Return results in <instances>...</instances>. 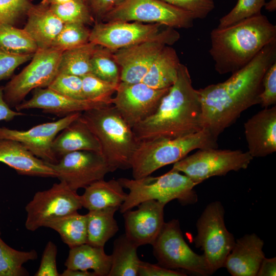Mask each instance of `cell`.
<instances>
[{
  "label": "cell",
  "instance_id": "1",
  "mask_svg": "<svg viewBox=\"0 0 276 276\" xmlns=\"http://www.w3.org/2000/svg\"><path fill=\"white\" fill-rule=\"evenodd\" d=\"M275 61L274 40L225 81L197 89L201 104L202 128L208 130L217 140L244 111L259 104L263 78Z\"/></svg>",
  "mask_w": 276,
  "mask_h": 276
},
{
  "label": "cell",
  "instance_id": "2",
  "mask_svg": "<svg viewBox=\"0 0 276 276\" xmlns=\"http://www.w3.org/2000/svg\"><path fill=\"white\" fill-rule=\"evenodd\" d=\"M201 104L188 67L180 63L177 78L155 111L132 128L139 141L175 139L202 130Z\"/></svg>",
  "mask_w": 276,
  "mask_h": 276
},
{
  "label": "cell",
  "instance_id": "3",
  "mask_svg": "<svg viewBox=\"0 0 276 276\" xmlns=\"http://www.w3.org/2000/svg\"><path fill=\"white\" fill-rule=\"evenodd\" d=\"M276 40V26L261 13L211 32L209 53L219 74L246 65L267 44Z\"/></svg>",
  "mask_w": 276,
  "mask_h": 276
},
{
  "label": "cell",
  "instance_id": "4",
  "mask_svg": "<svg viewBox=\"0 0 276 276\" xmlns=\"http://www.w3.org/2000/svg\"><path fill=\"white\" fill-rule=\"evenodd\" d=\"M80 118L97 139L101 154L113 172L131 169L139 141L112 104L82 112Z\"/></svg>",
  "mask_w": 276,
  "mask_h": 276
},
{
  "label": "cell",
  "instance_id": "5",
  "mask_svg": "<svg viewBox=\"0 0 276 276\" xmlns=\"http://www.w3.org/2000/svg\"><path fill=\"white\" fill-rule=\"evenodd\" d=\"M217 147V140L205 129L175 139L140 141L131 161L133 178L150 175L157 169L180 160L192 150Z\"/></svg>",
  "mask_w": 276,
  "mask_h": 276
},
{
  "label": "cell",
  "instance_id": "6",
  "mask_svg": "<svg viewBox=\"0 0 276 276\" xmlns=\"http://www.w3.org/2000/svg\"><path fill=\"white\" fill-rule=\"evenodd\" d=\"M117 180L123 188L129 190L125 200L119 208L122 214L150 200L165 204L174 199L182 205L197 201V195L193 188L198 184L173 168L159 176L148 175L138 179L122 177Z\"/></svg>",
  "mask_w": 276,
  "mask_h": 276
},
{
  "label": "cell",
  "instance_id": "7",
  "mask_svg": "<svg viewBox=\"0 0 276 276\" xmlns=\"http://www.w3.org/2000/svg\"><path fill=\"white\" fill-rule=\"evenodd\" d=\"M152 245L158 264L165 268L203 276L213 274L204 255L195 253L186 242L178 220L164 222Z\"/></svg>",
  "mask_w": 276,
  "mask_h": 276
},
{
  "label": "cell",
  "instance_id": "8",
  "mask_svg": "<svg viewBox=\"0 0 276 276\" xmlns=\"http://www.w3.org/2000/svg\"><path fill=\"white\" fill-rule=\"evenodd\" d=\"M224 218L223 206L220 201H215L206 206L196 222L195 245L203 251L213 274L223 267L235 243L233 235L225 226Z\"/></svg>",
  "mask_w": 276,
  "mask_h": 276
},
{
  "label": "cell",
  "instance_id": "9",
  "mask_svg": "<svg viewBox=\"0 0 276 276\" xmlns=\"http://www.w3.org/2000/svg\"><path fill=\"white\" fill-rule=\"evenodd\" d=\"M194 20L190 12L161 0H125L106 13L101 21H137L189 29L193 27Z\"/></svg>",
  "mask_w": 276,
  "mask_h": 276
},
{
  "label": "cell",
  "instance_id": "10",
  "mask_svg": "<svg viewBox=\"0 0 276 276\" xmlns=\"http://www.w3.org/2000/svg\"><path fill=\"white\" fill-rule=\"evenodd\" d=\"M63 51L54 48L38 49L31 62L3 87V96L10 107H15L31 90L48 87L58 73Z\"/></svg>",
  "mask_w": 276,
  "mask_h": 276
},
{
  "label": "cell",
  "instance_id": "11",
  "mask_svg": "<svg viewBox=\"0 0 276 276\" xmlns=\"http://www.w3.org/2000/svg\"><path fill=\"white\" fill-rule=\"evenodd\" d=\"M252 159L248 151L202 149L175 163L172 168L199 184L213 176H224L232 171L246 169Z\"/></svg>",
  "mask_w": 276,
  "mask_h": 276
},
{
  "label": "cell",
  "instance_id": "12",
  "mask_svg": "<svg viewBox=\"0 0 276 276\" xmlns=\"http://www.w3.org/2000/svg\"><path fill=\"white\" fill-rule=\"evenodd\" d=\"M82 208L80 195L64 182L55 183L49 189L38 191L25 206L26 228L35 231L51 221Z\"/></svg>",
  "mask_w": 276,
  "mask_h": 276
},
{
  "label": "cell",
  "instance_id": "13",
  "mask_svg": "<svg viewBox=\"0 0 276 276\" xmlns=\"http://www.w3.org/2000/svg\"><path fill=\"white\" fill-rule=\"evenodd\" d=\"M179 38L180 34L175 29L166 27L150 39L112 51L113 58L120 68L121 82H141L161 50L173 44Z\"/></svg>",
  "mask_w": 276,
  "mask_h": 276
},
{
  "label": "cell",
  "instance_id": "14",
  "mask_svg": "<svg viewBox=\"0 0 276 276\" xmlns=\"http://www.w3.org/2000/svg\"><path fill=\"white\" fill-rule=\"evenodd\" d=\"M73 191L85 188L91 183L104 179L112 170L101 153L90 151H78L65 154L57 163L45 162Z\"/></svg>",
  "mask_w": 276,
  "mask_h": 276
},
{
  "label": "cell",
  "instance_id": "15",
  "mask_svg": "<svg viewBox=\"0 0 276 276\" xmlns=\"http://www.w3.org/2000/svg\"><path fill=\"white\" fill-rule=\"evenodd\" d=\"M169 88L155 89L142 82H120L111 104L132 128L155 111Z\"/></svg>",
  "mask_w": 276,
  "mask_h": 276
},
{
  "label": "cell",
  "instance_id": "16",
  "mask_svg": "<svg viewBox=\"0 0 276 276\" xmlns=\"http://www.w3.org/2000/svg\"><path fill=\"white\" fill-rule=\"evenodd\" d=\"M162 26H164L137 21L95 22L89 41L115 51L155 37Z\"/></svg>",
  "mask_w": 276,
  "mask_h": 276
},
{
  "label": "cell",
  "instance_id": "17",
  "mask_svg": "<svg viewBox=\"0 0 276 276\" xmlns=\"http://www.w3.org/2000/svg\"><path fill=\"white\" fill-rule=\"evenodd\" d=\"M81 112L70 114L53 122L37 125L27 130L0 127V138L17 141L29 151L44 162L54 164L58 159L52 150V144L64 128L81 115Z\"/></svg>",
  "mask_w": 276,
  "mask_h": 276
},
{
  "label": "cell",
  "instance_id": "18",
  "mask_svg": "<svg viewBox=\"0 0 276 276\" xmlns=\"http://www.w3.org/2000/svg\"><path fill=\"white\" fill-rule=\"evenodd\" d=\"M165 205L157 200H147L140 203L137 210L124 212L125 235L139 247L152 245L165 222Z\"/></svg>",
  "mask_w": 276,
  "mask_h": 276
},
{
  "label": "cell",
  "instance_id": "19",
  "mask_svg": "<svg viewBox=\"0 0 276 276\" xmlns=\"http://www.w3.org/2000/svg\"><path fill=\"white\" fill-rule=\"evenodd\" d=\"M109 104L87 100H77L61 95L49 87L33 90L32 97L15 108L20 111L31 108L41 109L45 113L64 117L70 114L103 106Z\"/></svg>",
  "mask_w": 276,
  "mask_h": 276
},
{
  "label": "cell",
  "instance_id": "20",
  "mask_svg": "<svg viewBox=\"0 0 276 276\" xmlns=\"http://www.w3.org/2000/svg\"><path fill=\"white\" fill-rule=\"evenodd\" d=\"M247 151L254 157H264L276 151V106L265 108L244 123Z\"/></svg>",
  "mask_w": 276,
  "mask_h": 276
},
{
  "label": "cell",
  "instance_id": "21",
  "mask_svg": "<svg viewBox=\"0 0 276 276\" xmlns=\"http://www.w3.org/2000/svg\"><path fill=\"white\" fill-rule=\"evenodd\" d=\"M263 245L256 234L244 235L235 241L223 267L233 276H256L265 257Z\"/></svg>",
  "mask_w": 276,
  "mask_h": 276
},
{
  "label": "cell",
  "instance_id": "22",
  "mask_svg": "<svg viewBox=\"0 0 276 276\" xmlns=\"http://www.w3.org/2000/svg\"><path fill=\"white\" fill-rule=\"evenodd\" d=\"M0 162L13 168L19 175L56 177L55 172L45 162L15 140L0 138Z\"/></svg>",
  "mask_w": 276,
  "mask_h": 276
},
{
  "label": "cell",
  "instance_id": "23",
  "mask_svg": "<svg viewBox=\"0 0 276 276\" xmlns=\"http://www.w3.org/2000/svg\"><path fill=\"white\" fill-rule=\"evenodd\" d=\"M27 18L24 29L35 41L38 49L51 48L64 23L52 11L49 5L42 1L32 4Z\"/></svg>",
  "mask_w": 276,
  "mask_h": 276
},
{
  "label": "cell",
  "instance_id": "24",
  "mask_svg": "<svg viewBox=\"0 0 276 276\" xmlns=\"http://www.w3.org/2000/svg\"><path fill=\"white\" fill-rule=\"evenodd\" d=\"M80 117L64 128L52 142V150L58 160L66 154L78 151L101 153L97 139Z\"/></svg>",
  "mask_w": 276,
  "mask_h": 276
},
{
  "label": "cell",
  "instance_id": "25",
  "mask_svg": "<svg viewBox=\"0 0 276 276\" xmlns=\"http://www.w3.org/2000/svg\"><path fill=\"white\" fill-rule=\"evenodd\" d=\"M127 196L118 180L104 179L86 187L80 198L82 206L91 211L108 207L120 208Z\"/></svg>",
  "mask_w": 276,
  "mask_h": 276
},
{
  "label": "cell",
  "instance_id": "26",
  "mask_svg": "<svg viewBox=\"0 0 276 276\" xmlns=\"http://www.w3.org/2000/svg\"><path fill=\"white\" fill-rule=\"evenodd\" d=\"M180 63L175 49L166 45L153 60L142 82L155 89L169 88L177 79Z\"/></svg>",
  "mask_w": 276,
  "mask_h": 276
},
{
  "label": "cell",
  "instance_id": "27",
  "mask_svg": "<svg viewBox=\"0 0 276 276\" xmlns=\"http://www.w3.org/2000/svg\"><path fill=\"white\" fill-rule=\"evenodd\" d=\"M111 264V255H107L104 247L85 243L70 248L64 263L66 268L88 270L97 276H108Z\"/></svg>",
  "mask_w": 276,
  "mask_h": 276
},
{
  "label": "cell",
  "instance_id": "28",
  "mask_svg": "<svg viewBox=\"0 0 276 276\" xmlns=\"http://www.w3.org/2000/svg\"><path fill=\"white\" fill-rule=\"evenodd\" d=\"M118 207H108L88 211L87 217L86 243L98 247H104L106 243L119 231L114 218Z\"/></svg>",
  "mask_w": 276,
  "mask_h": 276
},
{
  "label": "cell",
  "instance_id": "29",
  "mask_svg": "<svg viewBox=\"0 0 276 276\" xmlns=\"http://www.w3.org/2000/svg\"><path fill=\"white\" fill-rule=\"evenodd\" d=\"M139 246L125 234L113 243L111 264L108 276H136L141 260L137 254Z\"/></svg>",
  "mask_w": 276,
  "mask_h": 276
},
{
  "label": "cell",
  "instance_id": "30",
  "mask_svg": "<svg viewBox=\"0 0 276 276\" xmlns=\"http://www.w3.org/2000/svg\"><path fill=\"white\" fill-rule=\"evenodd\" d=\"M56 231L70 248L86 243L87 217L78 211L56 219L46 226Z\"/></svg>",
  "mask_w": 276,
  "mask_h": 276
},
{
  "label": "cell",
  "instance_id": "31",
  "mask_svg": "<svg viewBox=\"0 0 276 276\" xmlns=\"http://www.w3.org/2000/svg\"><path fill=\"white\" fill-rule=\"evenodd\" d=\"M97 45L88 42L64 51L61 56L58 73L82 77L91 73V58Z\"/></svg>",
  "mask_w": 276,
  "mask_h": 276
},
{
  "label": "cell",
  "instance_id": "32",
  "mask_svg": "<svg viewBox=\"0 0 276 276\" xmlns=\"http://www.w3.org/2000/svg\"><path fill=\"white\" fill-rule=\"evenodd\" d=\"M37 258L35 249L16 250L7 244L1 238L0 228V276H27L29 272L23 265Z\"/></svg>",
  "mask_w": 276,
  "mask_h": 276
},
{
  "label": "cell",
  "instance_id": "33",
  "mask_svg": "<svg viewBox=\"0 0 276 276\" xmlns=\"http://www.w3.org/2000/svg\"><path fill=\"white\" fill-rule=\"evenodd\" d=\"M0 48L17 54H34L38 47L24 29L8 24H0Z\"/></svg>",
  "mask_w": 276,
  "mask_h": 276
},
{
  "label": "cell",
  "instance_id": "34",
  "mask_svg": "<svg viewBox=\"0 0 276 276\" xmlns=\"http://www.w3.org/2000/svg\"><path fill=\"white\" fill-rule=\"evenodd\" d=\"M91 73L109 83L120 82V68L113 58L112 51L97 45L90 61Z\"/></svg>",
  "mask_w": 276,
  "mask_h": 276
},
{
  "label": "cell",
  "instance_id": "35",
  "mask_svg": "<svg viewBox=\"0 0 276 276\" xmlns=\"http://www.w3.org/2000/svg\"><path fill=\"white\" fill-rule=\"evenodd\" d=\"M52 11L64 23L94 25L96 22L90 6L84 0H73L49 5Z\"/></svg>",
  "mask_w": 276,
  "mask_h": 276
},
{
  "label": "cell",
  "instance_id": "36",
  "mask_svg": "<svg viewBox=\"0 0 276 276\" xmlns=\"http://www.w3.org/2000/svg\"><path fill=\"white\" fill-rule=\"evenodd\" d=\"M90 34V30L85 25L78 23L64 24L51 48L64 51L80 47L89 42Z\"/></svg>",
  "mask_w": 276,
  "mask_h": 276
},
{
  "label": "cell",
  "instance_id": "37",
  "mask_svg": "<svg viewBox=\"0 0 276 276\" xmlns=\"http://www.w3.org/2000/svg\"><path fill=\"white\" fill-rule=\"evenodd\" d=\"M81 77L82 91L86 100L111 104L118 85L105 81L91 73Z\"/></svg>",
  "mask_w": 276,
  "mask_h": 276
},
{
  "label": "cell",
  "instance_id": "38",
  "mask_svg": "<svg viewBox=\"0 0 276 276\" xmlns=\"http://www.w3.org/2000/svg\"><path fill=\"white\" fill-rule=\"evenodd\" d=\"M265 0H238L233 9L219 19L218 28H223L248 17L261 14Z\"/></svg>",
  "mask_w": 276,
  "mask_h": 276
},
{
  "label": "cell",
  "instance_id": "39",
  "mask_svg": "<svg viewBox=\"0 0 276 276\" xmlns=\"http://www.w3.org/2000/svg\"><path fill=\"white\" fill-rule=\"evenodd\" d=\"M30 0H0V24L15 26L27 17Z\"/></svg>",
  "mask_w": 276,
  "mask_h": 276
},
{
  "label": "cell",
  "instance_id": "40",
  "mask_svg": "<svg viewBox=\"0 0 276 276\" xmlns=\"http://www.w3.org/2000/svg\"><path fill=\"white\" fill-rule=\"evenodd\" d=\"M66 97L77 100H86L82 91L81 77L58 73L48 87Z\"/></svg>",
  "mask_w": 276,
  "mask_h": 276
},
{
  "label": "cell",
  "instance_id": "41",
  "mask_svg": "<svg viewBox=\"0 0 276 276\" xmlns=\"http://www.w3.org/2000/svg\"><path fill=\"white\" fill-rule=\"evenodd\" d=\"M190 12L194 19H204L215 8L213 0H161Z\"/></svg>",
  "mask_w": 276,
  "mask_h": 276
},
{
  "label": "cell",
  "instance_id": "42",
  "mask_svg": "<svg viewBox=\"0 0 276 276\" xmlns=\"http://www.w3.org/2000/svg\"><path fill=\"white\" fill-rule=\"evenodd\" d=\"M263 89L260 95L259 104L268 108L276 104V61L265 72L262 80Z\"/></svg>",
  "mask_w": 276,
  "mask_h": 276
},
{
  "label": "cell",
  "instance_id": "43",
  "mask_svg": "<svg viewBox=\"0 0 276 276\" xmlns=\"http://www.w3.org/2000/svg\"><path fill=\"white\" fill-rule=\"evenodd\" d=\"M34 54H14L0 48V80L10 78L18 66L31 60Z\"/></svg>",
  "mask_w": 276,
  "mask_h": 276
},
{
  "label": "cell",
  "instance_id": "44",
  "mask_svg": "<svg viewBox=\"0 0 276 276\" xmlns=\"http://www.w3.org/2000/svg\"><path fill=\"white\" fill-rule=\"evenodd\" d=\"M57 246L52 241H49L43 250L39 267L34 275L60 276L57 268Z\"/></svg>",
  "mask_w": 276,
  "mask_h": 276
},
{
  "label": "cell",
  "instance_id": "45",
  "mask_svg": "<svg viewBox=\"0 0 276 276\" xmlns=\"http://www.w3.org/2000/svg\"><path fill=\"white\" fill-rule=\"evenodd\" d=\"M139 276H184L185 273L165 268L159 264H153L147 262L140 261Z\"/></svg>",
  "mask_w": 276,
  "mask_h": 276
},
{
  "label": "cell",
  "instance_id": "46",
  "mask_svg": "<svg viewBox=\"0 0 276 276\" xmlns=\"http://www.w3.org/2000/svg\"><path fill=\"white\" fill-rule=\"evenodd\" d=\"M125 0H95L90 9L96 22L101 21L105 15Z\"/></svg>",
  "mask_w": 276,
  "mask_h": 276
},
{
  "label": "cell",
  "instance_id": "47",
  "mask_svg": "<svg viewBox=\"0 0 276 276\" xmlns=\"http://www.w3.org/2000/svg\"><path fill=\"white\" fill-rule=\"evenodd\" d=\"M3 87L0 86V121L8 122L12 120L15 117L24 115V113L11 109L4 99Z\"/></svg>",
  "mask_w": 276,
  "mask_h": 276
},
{
  "label": "cell",
  "instance_id": "48",
  "mask_svg": "<svg viewBox=\"0 0 276 276\" xmlns=\"http://www.w3.org/2000/svg\"><path fill=\"white\" fill-rule=\"evenodd\" d=\"M276 275V258H267L264 257L263 259L257 276H275Z\"/></svg>",
  "mask_w": 276,
  "mask_h": 276
},
{
  "label": "cell",
  "instance_id": "49",
  "mask_svg": "<svg viewBox=\"0 0 276 276\" xmlns=\"http://www.w3.org/2000/svg\"><path fill=\"white\" fill-rule=\"evenodd\" d=\"M60 276H97L94 272L66 268L60 274Z\"/></svg>",
  "mask_w": 276,
  "mask_h": 276
},
{
  "label": "cell",
  "instance_id": "50",
  "mask_svg": "<svg viewBox=\"0 0 276 276\" xmlns=\"http://www.w3.org/2000/svg\"><path fill=\"white\" fill-rule=\"evenodd\" d=\"M264 7L269 12L275 11L276 9V0H270L268 2H265Z\"/></svg>",
  "mask_w": 276,
  "mask_h": 276
},
{
  "label": "cell",
  "instance_id": "51",
  "mask_svg": "<svg viewBox=\"0 0 276 276\" xmlns=\"http://www.w3.org/2000/svg\"><path fill=\"white\" fill-rule=\"evenodd\" d=\"M71 1L73 0H42V2L47 5H51L61 4Z\"/></svg>",
  "mask_w": 276,
  "mask_h": 276
},
{
  "label": "cell",
  "instance_id": "52",
  "mask_svg": "<svg viewBox=\"0 0 276 276\" xmlns=\"http://www.w3.org/2000/svg\"><path fill=\"white\" fill-rule=\"evenodd\" d=\"M90 7L95 0H84Z\"/></svg>",
  "mask_w": 276,
  "mask_h": 276
},
{
  "label": "cell",
  "instance_id": "53",
  "mask_svg": "<svg viewBox=\"0 0 276 276\" xmlns=\"http://www.w3.org/2000/svg\"><path fill=\"white\" fill-rule=\"evenodd\" d=\"M0 213H1V211H0Z\"/></svg>",
  "mask_w": 276,
  "mask_h": 276
}]
</instances>
